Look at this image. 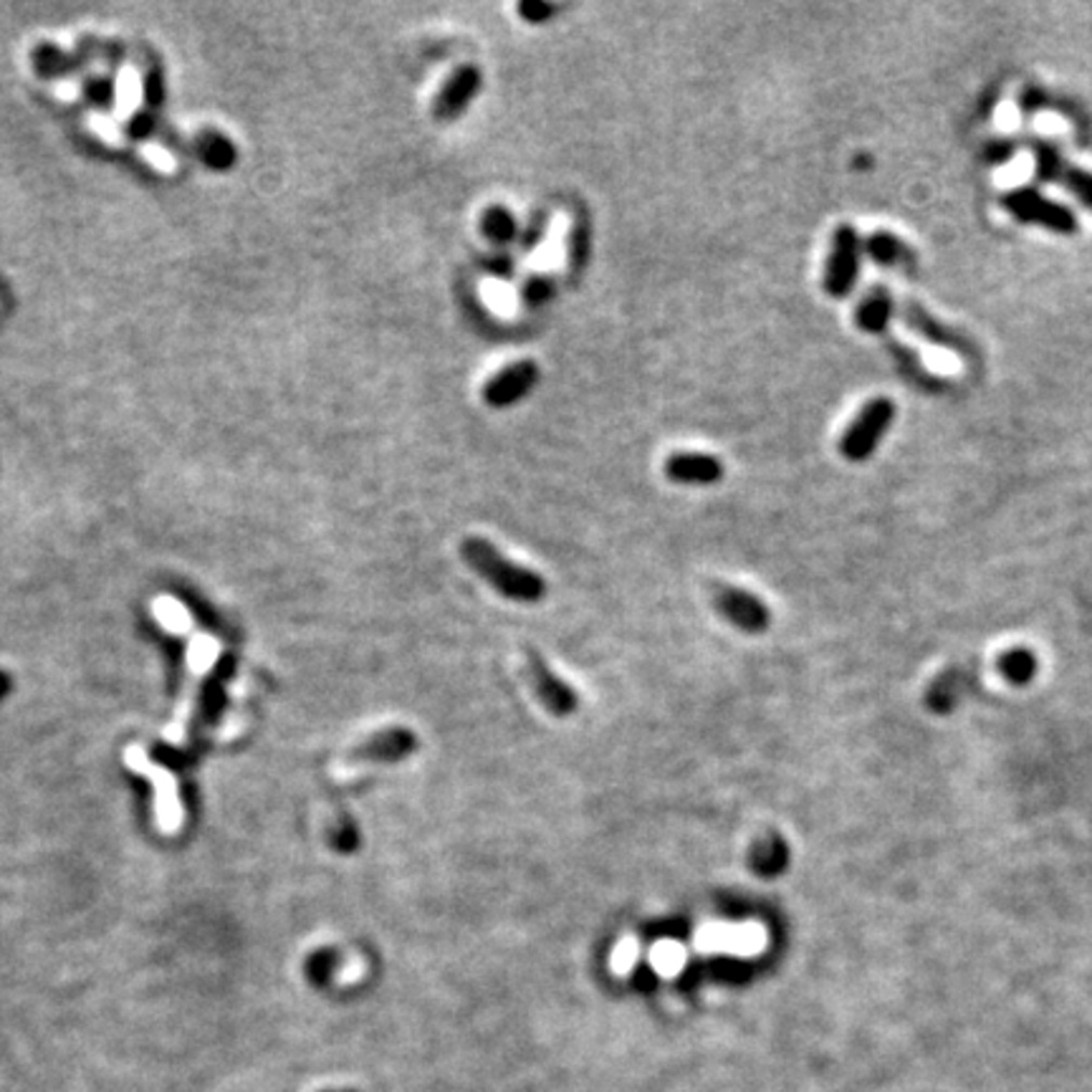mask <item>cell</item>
Returning a JSON list of instances; mask_svg holds the SVG:
<instances>
[{"label":"cell","instance_id":"obj_11","mask_svg":"<svg viewBox=\"0 0 1092 1092\" xmlns=\"http://www.w3.org/2000/svg\"><path fill=\"white\" fill-rule=\"evenodd\" d=\"M663 474L668 481L680 485H714L721 481L725 470L721 458H716V455L678 451L665 458Z\"/></svg>","mask_w":1092,"mask_h":1092},{"label":"cell","instance_id":"obj_9","mask_svg":"<svg viewBox=\"0 0 1092 1092\" xmlns=\"http://www.w3.org/2000/svg\"><path fill=\"white\" fill-rule=\"evenodd\" d=\"M895 314L903 319V324L908 327L910 332H916L918 336H921V339L936 344V347L951 349V351H956V355H961V357L976 355L974 342H969L967 336H963L961 332H956L954 327H948L941 319L933 317V314L925 311L923 306L918 304V302H910V298H905V302H901V304L895 306Z\"/></svg>","mask_w":1092,"mask_h":1092},{"label":"cell","instance_id":"obj_13","mask_svg":"<svg viewBox=\"0 0 1092 1092\" xmlns=\"http://www.w3.org/2000/svg\"><path fill=\"white\" fill-rule=\"evenodd\" d=\"M863 249L875 264L882 268H914L916 251L903 241L901 236L890 234V230H875V234L863 241Z\"/></svg>","mask_w":1092,"mask_h":1092},{"label":"cell","instance_id":"obj_17","mask_svg":"<svg viewBox=\"0 0 1092 1092\" xmlns=\"http://www.w3.org/2000/svg\"><path fill=\"white\" fill-rule=\"evenodd\" d=\"M589 258H592V221L587 213H580L570 230V243H567V266H570L572 279H580L587 271Z\"/></svg>","mask_w":1092,"mask_h":1092},{"label":"cell","instance_id":"obj_18","mask_svg":"<svg viewBox=\"0 0 1092 1092\" xmlns=\"http://www.w3.org/2000/svg\"><path fill=\"white\" fill-rule=\"evenodd\" d=\"M559 283L551 274H531L519 283V302L523 309H542L557 296Z\"/></svg>","mask_w":1092,"mask_h":1092},{"label":"cell","instance_id":"obj_8","mask_svg":"<svg viewBox=\"0 0 1092 1092\" xmlns=\"http://www.w3.org/2000/svg\"><path fill=\"white\" fill-rule=\"evenodd\" d=\"M523 657H527L529 683H531V688H534L536 698L542 701V706L557 718L572 716L580 706V698H577V693L572 691V685L564 683V680L549 668V663H546L534 648L523 650Z\"/></svg>","mask_w":1092,"mask_h":1092},{"label":"cell","instance_id":"obj_26","mask_svg":"<svg viewBox=\"0 0 1092 1092\" xmlns=\"http://www.w3.org/2000/svg\"><path fill=\"white\" fill-rule=\"evenodd\" d=\"M56 94H58V96H62V99H64V102H71V99H74V96H77V94H79V89H77V86H74V84H69V81H66V84H62V86H58V89H56Z\"/></svg>","mask_w":1092,"mask_h":1092},{"label":"cell","instance_id":"obj_1","mask_svg":"<svg viewBox=\"0 0 1092 1092\" xmlns=\"http://www.w3.org/2000/svg\"><path fill=\"white\" fill-rule=\"evenodd\" d=\"M461 557L478 577L489 582L501 597L511 602H538L546 595L544 580L529 567H521L501 555L496 544L481 536H468L461 542Z\"/></svg>","mask_w":1092,"mask_h":1092},{"label":"cell","instance_id":"obj_22","mask_svg":"<svg viewBox=\"0 0 1092 1092\" xmlns=\"http://www.w3.org/2000/svg\"><path fill=\"white\" fill-rule=\"evenodd\" d=\"M516 13L531 26H544L557 16L559 5L544 3V0H521V3L516 5Z\"/></svg>","mask_w":1092,"mask_h":1092},{"label":"cell","instance_id":"obj_23","mask_svg":"<svg viewBox=\"0 0 1092 1092\" xmlns=\"http://www.w3.org/2000/svg\"><path fill=\"white\" fill-rule=\"evenodd\" d=\"M516 256L508 251H493L489 256L481 258V268L493 279H514L516 276Z\"/></svg>","mask_w":1092,"mask_h":1092},{"label":"cell","instance_id":"obj_14","mask_svg":"<svg viewBox=\"0 0 1092 1092\" xmlns=\"http://www.w3.org/2000/svg\"><path fill=\"white\" fill-rule=\"evenodd\" d=\"M895 314V298L888 289L875 287L860 298L855 309V324L865 334H882Z\"/></svg>","mask_w":1092,"mask_h":1092},{"label":"cell","instance_id":"obj_12","mask_svg":"<svg viewBox=\"0 0 1092 1092\" xmlns=\"http://www.w3.org/2000/svg\"><path fill=\"white\" fill-rule=\"evenodd\" d=\"M417 749V738L405 725H392V729L377 731L368 742H362L351 751V757L364 761H379V764H395V761L408 759Z\"/></svg>","mask_w":1092,"mask_h":1092},{"label":"cell","instance_id":"obj_2","mask_svg":"<svg viewBox=\"0 0 1092 1092\" xmlns=\"http://www.w3.org/2000/svg\"><path fill=\"white\" fill-rule=\"evenodd\" d=\"M1001 208H1004L1012 218L1024 223V226H1039L1060 236H1073L1080 230L1077 215L1069 211L1067 205L1047 198L1044 192L1029 188V185H1022V188L1004 192V196H1001Z\"/></svg>","mask_w":1092,"mask_h":1092},{"label":"cell","instance_id":"obj_10","mask_svg":"<svg viewBox=\"0 0 1092 1092\" xmlns=\"http://www.w3.org/2000/svg\"><path fill=\"white\" fill-rule=\"evenodd\" d=\"M714 604L731 625H736L744 632H764L767 625L772 623L767 604L757 595L734 585H716Z\"/></svg>","mask_w":1092,"mask_h":1092},{"label":"cell","instance_id":"obj_20","mask_svg":"<svg viewBox=\"0 0 1092 1092\" xmlns=\"http://www.w3.org/2000/svg\"><path fill=\"white\" fill-rule=\"evenodd\" d=\"M115 96H117V117L126 119L137 111V107L142 104V79H139L137 69L124 66V69L119 71Z\"/></svg>","mask_w":1092,"mask_h":1092},{"label":"cell","instance_id":"obj_5","mask_svg":"<svg viewBox=\"0 0 1092 1092\" xmlns=\"http://www.w3.org/2000/svg\"><path fill=\"white\" fill-rule=\"evenodd\" d=\"M1031 155H1035L1037 164V175L1047 179V183H1057L1067 192L1080 200L1084 208L1092 211V172L1084 168H1077V164L1067 162L1065 155L1060 152V147L1050 139L1035 137L1029 142Z\"/></svg>","mask_w":1092,"mask_h":1092},{"label":"cell","instance_id":"obj_6","mask_svg":"<svg viewBox=\"0 0 1092 1092\" xmlns=\"http://www.w3.org/2000/svg\"><path fill=\"white\" fill-rule=\"evenodd\" d=\"M538 379H542V370L534 359H516V362L506 364L496 375L485 379L481 398L493 410L514 408L516 402L529 398L536 390Z\"/></svg>","mask_w":1092,"mask_h":1092},{"label":"cell","instance_id":"obj_15","mask_svg":"<svg viewBox=\"0 0 1092 1092\" xmlns=\"http://www.w3.org/2000/svg\"><path fill=\"white\" fill-rule=\"evenodd\" d=\"M478 230H481V236L491 245H496L498 251H506V249H511V245H516V241H519L521 223L511 211H508L506 205H491L481 213Z\"/></svg>","mask_w":1092,"mask_h":1092},{"label":"cell","instance_id":"obj_25","mask_svg":"<svg viewBox=\"0 0 1092 1092\" xmlns=\"http://www.w3.org/2000/svg\"><path fill=\"white\" fill-rule=\"evenodd\" d=\"M89 119H92V130L96 134H99L102 139H107L109 145H117V142H119V126H117V122H111V119L99 117V115H92Z\"/></svg>","mask_w":1092,"mask_h":1092},{"label":"cell","instance_id":"obj_16","mask_svg":"<svg viewBox=\"0 0 1092 1092\" xmlns=\"http://www.w3.org/2000/svg\"><path fill=\"white\" fill-rule=\"evenodd\" d=\"M751 870L761 878H776L789 865V848L780 835H767L749 852Z\"/></svg>","mask_w":1092,"mask_h":1092},{"label":"cell","instance_id":"obj_7","mask_svg":"<svg viewBox=\"0 0 1092 1092\" xmlns=\"http://www.w3.org/2000/svg\"><path fill=\"white\" fill-rule=\"evenodd\" d=\"M481 86L483 71L476 64H461L458 69H453L451 77L438 89L436 99H432V117H436V122L451 124L466 115L478 92H481Z\"/></svg>","mask_w":1092,"mask_h":1092},{"label":"cell","instance_id":"obj_4","mask_svg":"<svg viewBox=\"0 0 1092 1092\" xmlns=\"http://www.w3.org/2000/svg\"><path fill=\"white\" fill-rule=\"evenodd\" d=\"M895 421V402L888 398H875L865 402L863 410L855 415V421L848 425V430L840 438L842 458L860 463L870 458L882 436L890 430Z\"/></svg>","mask_w":1092,"mask_h":1092},{"label":"cell","instance_id":"obj_3","mask_svg":"<svg viewBox=\"0 0 1092 1092\" xmlns=\"http://www.w3.org/2000/svg\"><path fill=\"white\" fill-rule=\"evenodd\" d=\"M863 251V238H860L855 226L842 223V226L835 228L833 241H829L825 274H822V289H825L827 296L848 298L855 291Z\"/></svg>","mask_w":1092,"mask_h":1092},{"label":"cell","instance_id":"obj_24","mask_svg":"<svg viewBox=\"0 0 1092 1092\" xmlns=\"http://www.w3.org/2000/svg\"><path fill=\"white\" fill-rule=\"evenodd\" d=\"M142 155H145V160L152 164L155 170H160V172H172L175 170V157H172L170 149H164L162 145H142Z\"/></svg>","mask_w":1092,"mask_h":1092},{"label":"cell","instance_id":"obj_21","mask_svg":"<svg viewBox=\"0 0 1092 1092\" xmlns=\"http://www.w3.org/2000/svg\"><path fill=\"white\" fill-rule=\"evenodd\" d=\"M1035 668H1037L1035 655L1027 653V650H1014V653L1001 657V670H1004V676L1009 680H1014V683H1027V680L1035 676Z\"/></svg>","mask_w":1092,"mask_h":1092},{"label":"cell","instance_id":"obj_19","mask_svg":"<svg viewBox=\"0 0 1092 1092\" xmlns=\"http://www.w3.org/2000/svg\"><path fill=\"white\" fill-rule=\"evenodd\" d=\"M549 226H551V213L546 211V208H536L519 230L516 249H519L521 256H531V253L542 249L546 243V236H549Z\"/></svg>","mask_w":1092,"mask_h":1092}]
</instances>
